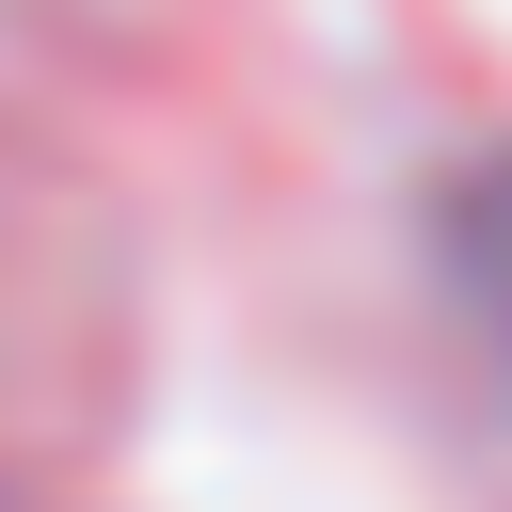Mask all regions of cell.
<instances>
[{"label": "cell", "mask_w": 512, "mask_h": 512, "mask_svg": "<svg viewBox=\"0 0 512 512\" xmlns=\"http://www.w3.org/2000/svg\"><path fill=\"white\" fill-rule=\"evenodd\" d=\"M432 256H448L464 320H480V336H496V368H512V144L448 176V208H432Z\"/></svg>", "instance_id": "6da1fadb"}]
</instances>
